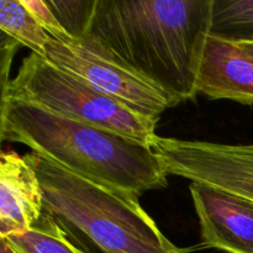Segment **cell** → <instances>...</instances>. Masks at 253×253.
<instances>
[{"label": "cell", "instance_id": "e0dca14e", "mask_svg": "<svg viewBox=\"0 0 253 253\" xmlns=\"http://www.w3.org/2000/svg\"><path fill=\"white\" fill-rule=\"evenodd\" d=\"M172 253H184V252H183L182 250H179V249H178V247H175V249L173 250V251H172Z\"/></svg>", "mask_w": 253, "mask_h": 253}, {"label": "cell", "instance_id": "4fadbf2b", "mask_svg": "<svg viewBox=\"0 0 253 253\" xmlns=\"http://www.w3.org/2000/svg\"><path fill=\"white\" fill-rule=\"evenodd\" d=\"M48 6L59 20L64 29L74 37L81 39L86 34L90 22L91 14H93L94 4L93 1H47Z\"/></svg>", "mask_w": 253, "mask_h": 253}, {"label": "cell", "instance_id": "7c38bea8", "mask_svg": "<svg viewBox=\"0 0 253 253\" xmlns=\"http://www.w3.org/2000/svg\"><path fill=\"white\" fill-rule=\"evenodd\" d=\"M210 34L234 42H253V0H214Z\"/></svg>", "mask_w": 253, "mask_h": 253}, {"label": "cell", "instance_id": "9c48e42d", "mask_svg": "<svg viewBox=\"0 0 253 253\" xmlns=\"http://www.w3.org/2000/svg\"><path fill=\"white\" fill-rule=\"evenodd\" d=\"M198 93L253 105V59L234 41L209 34L197 74Z\"/></svg>", "mask_w": 253, "mask_h": 253}, {"label": "cell", "instance_id": "2e32d148", "mask_svg": "<svg viewBox=\"0 0 253 253\" xmlns=\"http://www.w3.org/2000/svg\"><path fill=\"white\" fill-rule=\"evenodd\" d=\"M0 253H17L15 251L14 249H12L11 246H10L9 244H7L5 240L1 239V247H0Z\"/></svg>", "mask_w": 253, "mask_h": 253}, {"label": "cell", "instance_id": "3957f363", "mask_svg": "<svg viewBox=\"0 0 253 253\" xmlns=\"http://www.w3.org/2000/svg\"><path fill=\"white\" fill-rule=\"evenodd\" d=\"M43 192L44 212L82 232L103 253H172V244L138 197L90 182L31 152L26 155Z\"/></svg>", "mask_w": 253, "mask_h": 253}, {"label": "cell", "instance_id": "6da1fadb", "mask_svg": "<svg viewBox=\"0 0 253 253\" xmlns=\"http://www.w3.org/2000/svg\"><path fill=\"white\" fill-rule=\"evenodd\" d=\"M212 7L214 0H95L84 36L183 103L198 94Z\"/></svg>", "mask_w": 253, "mask_h": 253}, {"label": "cell", "instance_id": "7a4b0ae2", "mask_svg": "<svg viewBox=\"0 0 253 253\" xmlns=\"http://www.w3.org/2000/svg\"><path fill=\"white\" fill-rule=\"evenodd\" d=\"M1 138L24 143L90 182L140 197L168 185L152 147L24 101L1 99Z\"/></svg>", "mask_w": 253, "mask_h": 253}, {"label": "cell", "instance_id": "5bb4252c", "mask_svg": "<svg viewBox=\"0 0 253 253\" xmlns=\"http://www.w3.org/2000/svg\"><path fill=\"white\" fill-rule=\"evenodd\" d=\"M20 1L31 12L37 24L49 35L52 40L61 43H69L73 41L74 37L59 22L47 1L43 0H20Z\"/></svg>", "mask_w": 253, "mask_h": 253}, {"label": "cell", "instance_id": "9a60e30c", "mask_svg": "<svg viewBox=\"0 0 253 253\" xmlns=\"http://www.w3.org/2000/svg\"><path fill=\"white\" fill-rule=\"evenodd\" d=\"M240 47L242 48V51L253 59V42H236Z\"/></svg>", "mask_w": 253, "mask_h": 253}, {"label": "cell", "instance_id": "277c9868", "mask_svg": "<svg viewBox=\"0 0 253 253\" xmlns=\"http://www.w3.org/2000/svg\"><path fill=\"white\" fill-rule=\"evenodd\" d=\"M1 99L32 104L150 147L157 137V121L121 105L36 53L25 57L15 78L2 89Z\"/></svg>", "mask_w": 253, "mask_h": 253}, {"label": "cell", "instance_id": "5b68a950", "mask_svg": "<svg viewBox=\"0 0 253 253\" xmlns=\"http://www.w3.org/2000/svg\"><path fill=\"white\" fill-rule=\"evenodd\" d=\"M44 58L130 110L158 121L179 101L145 77L109 56L89 37L69 43L49 40Z\"/></svg>", "mask_w": 253, "mask_h": 253}, {"label": "cell", "instance_id": "52a82bcc", "mask_svg": "<svg viewBox=\"0 0 253 253\" xmlns=\"http://www.w3.org/2000/svg\"><path fill=\"white\" fill-rule=\"evenodd\" d=\"M190 194L205 246L253 253V202L199 182L190 184Z\"/></svg>", "mask_w": 253, "mask_h": 253}, {"label": "cell", "instance_id": "30bf717a", "mask_svg": "<svg viewBox=\"0 0 253 253\" xmlns=\"http://www.w3.org/2000/svg\"><path fill=\"white\" fill-rule=\"evenodd\" d=\"M0 29L2 34L31 49V53L46 57L51 37L20 0H0Z\"/></svg>", "mask_w": 253, "mask_h": 253}, {"label": "cell", "instance_id": "ba28073f", "mask_svg": "<svg viewBox=\"0 0 253 253\" xmlns=\"http://www.w3.org/2000/svg\"><path fill=\"white\" fill-rule=\"evenodd\" d=\"M44 212L43 192L26 156H0V239L30 231Z\"/></svg>", "mask_w": 253, "mask_h": 253}, {"label": "cell", "instance_id": "8992f818", "mask_svg": "<svg viewBox=\"0 0 253 253\" xmlns=\"http://www.w3.org/2000/svg\"><path fill=\"white\" fill-rule=\"evenodd\" d=\"M153 151L168 175L205 183L253 202V143H224L157 137Z\"/></svg>", "mask_w": 253, "mask_h": 253}, {"label": "cell", "instance_id": "8fae6325", "mask_svg": "<svg viewBox=\"0 0 253 253\" xmlns=\"http://www.w3.org/2000/svg\"><path fill=\"white\" fill-rule=\"evenodd\" d=\"M2 240L17 253H88L74 246L61 225L46 212L30 231Z\"/></svg>", "mask_w": 253, "mask_h": 253}]
</instances>
